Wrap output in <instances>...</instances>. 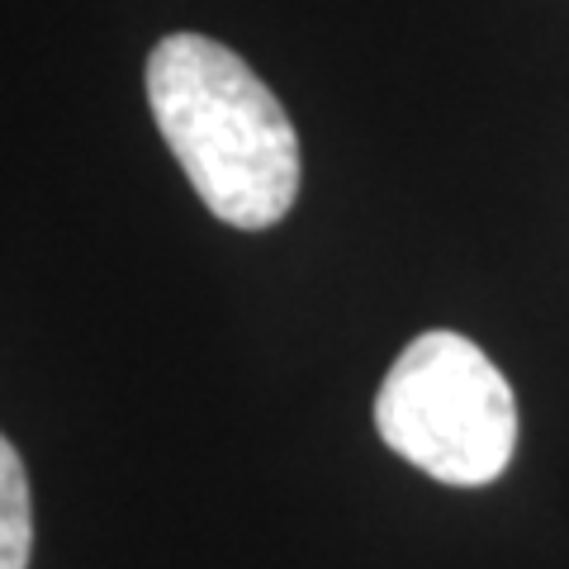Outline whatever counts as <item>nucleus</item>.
<instances>
[{"instance_id": "f03ea898", "label": "nucleus", "mask_w": 569, "mask_h": 569, "mask_svg": "<svg viewBox=\"0 0 569 569\" xmlns=\"http://www.w3.org/2000/svg\"><path fill=\"white\" fill-rule=\"evenodd\" d=\"M389 451L456 489L493 485L518 447V399L485 351L460 332L413 337L376 395Z\"/></svg>"}, {"instance_id": "f257e3e1", "label": "nucleus", "mask_w": 569, "mask_h": 569, "mask_svg": "<svg viewBox=\"0 0 569 569\" xmlns=\"http://www.w3.org/2000/svg\"><path fill=\"white\" fill-rule=\"evenodd\" d=\"M148 104L194 194L228 228H276L299 194V133L233 48L171 33L148 58Z\"/></svg>"}, {"instance_id": "7ed1b4c3", "label": "nucleus", "mask_w": 569, "mask_h": 569, "mask_svg": "<svg viewBox=\"0 0 569 569\" xmlns=\"http://www.w3.org/2000/svg\"><path fill=\"white\" fill-rule=\"evenodd\" d=\"M33 556V503L20 451L0 437V569H29Z\"/></svg>"}]
</instances>
